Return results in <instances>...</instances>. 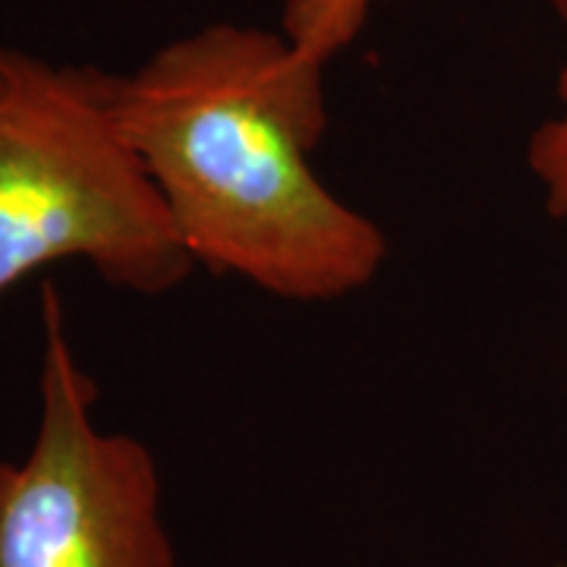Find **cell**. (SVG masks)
Returning <instances> with one entry per match:
<instances>
[{
  "label": "cell",
  "mask_w": 567,
  "mask_h": 567,
  "mask_svg": "<svg viewBox=\"0 0 567 567\" xmlns=\"http://www.w3.org/2000/svg\"><path fill=\"white\" fill-rule=\"evenodd\" d=\"M555 10L567 29V0H555ZM527 164L533 181L543 189V203L551 218L567 221V63L558 76V107L529 136Z\"/></svg>",
  "instance_id": "5b68a950"
},
{
  "label": "cell",
  "mask_w": 567,
  "mask_h": 567,
  "mask_svg": "<svg viewBox=\"0 0 567 567\" xmlns=\"http://www.w3.org/2000/svg\"><path fill=\"white\" fill-rule=\"evenodd\" d=\"M99 388L70 344L58 287L41 284L39 429L0 464V567H174L155 454L95 425Z\"/></svg>",
  "instance_id": "3957f363"
},
{
  "label": "cell",
  "mask_w": 567,
  "mask_h": 567,
  "mask_svg": "<svg viewBox=\"0 0 567 567\" xmlns=\"http://www.w3.org/2000/svg\"><path fill=\"white\" fill-rule=\"evenodd\" d=\"M324 70L281 29L212 22L111 89L193 265L287 303L344 300L388 259L385 230L316 174Z\"/></svg>",
  "instance_id": "6da1fadb"
},
{
  "label": "cell",
  "mask_w": 567,
  "mask_h": 567,
  "mask_svg": "<svg viewBox=\"0 0 567 567\" xmlns=\"http://www.w3.org/2000/svg\"><path fill=\"white\" fill-rule=\"evenodd\" d=\"M111 89L107 73L0 44V297L66 259L140 297L193 275Z\"/></svg>",
  "instance_id": "7a4b0ae2"
},
{
  "label": "cell",
  "mask_w": 567,
  "mask_h": 567,
  "mask_svg": "<svg viewBox=\"0 0 567 567\" xmlns=\"http://www.w3.org/2000/svg\"><path fill=\"white\" fill-rule=\"evenodd\" d=\"M372 0H284L281 32L316 61L331 63L369 20Z\"/></svg>",
  "instance_id": "277c9868"
}]
</instances>
